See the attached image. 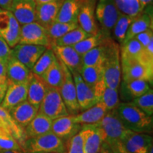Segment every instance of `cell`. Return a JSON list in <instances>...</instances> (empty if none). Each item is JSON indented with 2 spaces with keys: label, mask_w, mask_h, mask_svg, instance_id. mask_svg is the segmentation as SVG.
I'll use <instances>...</instances> for the list:
<instances>
[{
  "label": "cell",
  "mask_w": 153,
  "mask_h": 153,
  "mask_svg": "<svg viewBox=\"0 0 153 153\" xmlns=\"http://www.w3.org/2000/svg\"><path fill=\"white\" fill-rule=\"evenodd\" d=\"M13 0H0V8L1 10L9 11Z\"/></svg>",
  "instance_id": "7dc6e473"
},
{
  "label": "cell",
  "mask_w": 153,
  "mask_h": 153,
  "mask_svg": "<svg viewBox=\"0 0 153 153\" xmlns=\"http://www.w3.org/2000/svg\"><path fill=\"white\" fill-rule=\"evenodd\" d=\"M152 1L153 0H139L140 4V6L143 9H145L148 5L152 4Z\"/></svg>",
  "instance_id": "f907efd6"
},
{
  "label": "cell",
  "mask_w": 153,
  "mask_h": 153,
  "mask_svg": "<svg viewBox=\"0 0 153 153\" xmlns=\"http://www.w3.org/2000/svg\"><path fill=\"white\" fill-rule=\"evenodd\" d=\"M0 11H1V8H0Z\"/></svg>",
  "instance_id": "11a10c76"
},
{
  "label": "cell",
  "mask_w": 153,
  "mask_h": 153,
  "mask_svg": "<svg viewBox=\"0 0 153 153\" xmlns=\"http://www.w3.org/2000/svg\"><path fill=\"white\" fill-rule=\"evenodd\" d=\"M82 127L79 124L74 123L72 115H68L53 120L51 132L66 143L79 133Z\"/></svg>",
  "instance_id": "ac0fdd59"
},
{
  "label": "cell",
  "mask_w": 153,
  "mask_h": 153,
  "mask_svg": "<svg viewBox=\"0 0 153 153\" xmlns=\"http://www.w3.org/2000/svg\"><path fill=\"white\" fill-rule=\"evenodd\" d=\"M86 1H88V0H86Z\"/></svg>",
  "instance_id": "6f0895ef"
},
{
  "label": "cell",
  "mask_w": 153,
  "mask_h": 153,
  "mask_svg": "<svg viewBox=\"0 0 153 153\" xmlns=\"http://www.w3.org/2000/svg\"><path fill=\"white\" fill-rule=\"evenodd\" d=\"M90 36L89 34L80 28L79 26L74 28V29L70 30L65 35L57 39L55 41V45L57 46H73L75 44L82 41V40L85 39L87 37Z\"/></svg>",
  "instance_id": "e575fe53"
},
{
  "label": "cell",
  "mask_w": 153,
  "mask_h": 153,
  "mask_svg": "<svg viewBox=\"0 0 153 153\" xmlns=\"http://www.w3.org/2000/svg\"><path fill=\"white\" fill-rule=\"evenodd\" d=\"M143 51V47L135 38L130 40L120 47V56L138 58Z\"/></svg>",
  "instance_id": "ab89813d"
},
{
  "label": "cell",
  "mask_w": 153,
  "mask_h": 153,
  "mask_svg": "<svg viewBox=\"0 0 153 153\" xmlns=\"http://www.w3.org/2000/svg\"><path fill=\"white\" fill-rule=\"evenodd\" d=\"M0 153H24V152L21 150H1V149H0Z\"/></svg>",
  "instance_id": "816d5d0a"
},
{
  "label": "cell",
  "mask_w": 153,
  "mask_h": 153,
  "mask_svg": "<svg viewBox=\"0 0 153 153\" xmlns=\"http://www.w3.org/2000/svg\"><path fill=\"white\" fill-rule=\"evenodd\" d=\"M124 87L131 97L136 99L148 91L150 89V84L143 79H134L123 82Z\"/></svg>",
  "instance_id": "8d00e7d4"
},
{
  "label": "cell",
  "mask_w": 153,
  "mask_h": 153,
  "mask_svg": "<svg viewBox=\"0 0 153 153\" xmlns=\"http://www.w3.org/2000/svg\"><path fill=\"white\" fill-rule=\"evenodd\" d=\"M31 71L12 55L7 62V83H22L28 81Z\"/></svg>",
  "instance_id": "cb8c5ba5"
},
{
  "label": "cell",
  "mask_w": 153,
  "mask_h": 153,
  "mask_svg": "<svg viewBox=\"0 0 153 153\" xmlns=\"http://www.w3.org/2000/svg\"><path fill=\"white\" fill-rule=\"evenodd\" d=\"M77 24L90 36L100 31L95 17V0H88L83 4L78 14Z\"/></svg>",
  "instance_id": "2e32d148"
},
{
  "label": "cell",
  "mask_w": 153,
  "mask_h": 153,
  "mask_svg": "<svg viewBox=\"0 0 153 153\" xmlns=\"http://www.w3.org/2000/svg\"><path fill=\"white\" fill-rule=\"evenodd\" d=\"M120 11L114 0H99L95 9V17L101 26V31L109 37Z\"/></svg>",
  "instance_id": "5b68a950"
},
{
  "label": "cell",
  "mask_w": 153,
  "mask_h": 153,
  "mask_svg": "<svg viewBox=\"0 0 153 153\" xmlns=\"http://www.w3.org/2000/svg\"><path fill=\"white\" fill-rule=\"evenodd\" d=\"M28 80L22 83H7V89L0 106L9 111L27 100Z\"/></svg>",
  "instance_id": "5bb4252c"
},
{
  "label": "cell",
  "mask_w": 153,
  "mask_h": 153,
  "mask_svg": "<svg viewBox=\"0 0 153 153\" xmlns=\"http://www.w3.org/2000/svg\"><path fill=\"white\" fill-rule=\"evenodd\" d=\"M71 73L75 85L76 99L81 112L91 108L97 104V101L93 89L85 83L79 72L72 71Z\"/></svg>",
  "instance_id": "4fadbf2b"
},
{
  "label": "cell",
  "mask_w": 153,
  "mask_h": 153,
  "mask_svg": "<svg viewBox=\"0 0 153 153\" xmlns=\"http://www.w3.org/2000/svg\"><path fill=\"white\" fill-rule=\"evenodd\" d=\"M57 1V0H36V4H43V3L50 2V1Z\"/></svg>",
  "instance_id": "f5cc1de1"
},
{
  "label": "cell",
  "mask_w": 153,
  "mask_h": 153,
  "mask_svg": "<svg viewBox=\"0 0 153 153\" xmlns=\"http://www.w3.org/2000/svg\"><path fill=\"white\" fill-rule=\"evenodd\" d=\"M152 27L153 21L152 14L146 12V11L144 12V11H143L139 16H137L134 19L133 22L130 25L123 44L130 41V40L133 39L139 33H142V32L148 29H150V28H152Z\"/></svg>",
  "instance_id": "4316f807"
},
{
  "label": "cell",
  "mask_w": 153,
  "mask_h": 153,
  "mask_svg": "<svg viewBox=\"0 0 153 153\" xmlns=\"http://www.w3.org/2000/svg\"><path fill=\"white\" fill-rule=\"evenodd\" d=\"M86 0H64L55 22L77 24V18L82 6Z\"/></svg>",
  "instance_id": "d4e9b609"
},
{
  "label": "cell",
  "mask_w": 153,
  "mask_h": 153,
  "mask_svg": "<svg viewBox=\"0 0 153 153\" xmlns=\"http://www.w3.org/2000/svg\"><path fill=\"white\" fill-rule=\"evenodd\" d=\"M106 106L102 103L97 102L95 105L87 110L83 111L78 114L72 116V120L74 123L79 125H91L101 121L107 113Z\"/></svg>",
  "instance_id": "603a6c76"
},
{
  "label": "cell",
  "mask_w": 153,
  "mask_h": 153,
  "mask_svg": "<svg viewBox=\"0 0 153 153\" xmlns=\"http://www.w3.org/2000/svg\"><path fill=\"white\" fill-rule=\"evenodd\" d=\"M32 1H36V0H32Z\"/></svg>",
  "instance_id": "9f6ffc18"
},
{
  "label": "cell",
  "mask_w": 153,
  "mask_h": 153,
  "mask_svg": "<svg viewBox=\"0 0 153 153\" xmlns=\"http://www.w3.org/2000/svg\"><path fill=\"white\" fill-rule=\"evenodd\" d=\"M79 74L87 85L92 88L97 82L104 78L103 65L82 66Z\"/></svg>",
  "instance_id": "1f68e13d"
},
{
  "label": "cell",
  "mask_w": 153,
  "mask_h": 153,
  "mask_svg": "<svg viewBox=\"0 0 153 153\" xmlns=\"http://www.w3.org/2000/svg\"><path fill=\"white\" fill-rule=\"evenodd\" d=\"M11 56V48L0 36V61L7 63Z\"/></svg>",
  "instance_id": "ee69618b"
},
{
  "label": "cell",
  "mask_w": 153,
  "mask_h": 153,
  "mask_svg": "<svg viewBox=\"0 0 153 153\" xmlns=\"http://www.w3.org/2000/svg\"><path fill=\"white\" fill-rule=\"evenodd\" d=\"M107 37L103 43L99 46L95 47L91 51H88L85 54L82 55V65L83 66H97L103 65L106 53V41Z\"/></svg>",
  "instance_id": "f546056e"
},
{
  "label": "cell",
  "mask_w": 153,
  "mask_h": 153,
  "mask_svg": "<svg viewBox=\"0 0 153 153\" xmlns=\"http://www.w3.org/2000/svg\"><path fill=\"white\" fill-rule=\"evenodd\" d=\"M38 113L53 120L70 115L58 89L48 85L45 97L38 108Z\"/></svg>",
  "instance_id": "277c9868"
},
{
  "label": "cell",
  "mask_w": 153,
  "mask_h": 153,
  "mask_svg": "<svg viewBox=\"0 0 153 153\" xmlns=\"http://www.w3.org/2000/svg\"><path fill=\"white\" fill-rule=\"evenodd\" d=\"M121 76L123 82L134 79H143L152 85L153 69L148 68L137 58L120 56Z\"/></svg>",
  "instance_id": "8992f818"
},
{
  "label": "cell",
  "mask_w": 153,
  "mask_h": 153,
  "mask_svg": "<svg viewBox=\"0 0 153 153\" xmlns=\"http://www.w3.org/2000/svg\"><path fill=\"white\" fill-rule=\"evenodd\" d=\"M108 36H105L102 32L100 31L96 35L90 36L87 37L85 39L82 40V41L79 42L78 43L75 44L73 45V48L79 54L81 55H83L87 53L88 51H91V49L94 48L95 47L99 46L103 43L104 39Z\"/></svg>",
  "instance_id": "d6a6232c"
},
{
  "label": "cell",
  "mask_w": 153,
  "mask_h": 153,
  "mask_svg": "<svg viewBox=\"0 0 153 153\" xmlns=\"http://www.w3.org/2000/svg\"><path fill=\"white\" fill-rule=\"evenodd\" d=\"M118 10L129 16L137 17L144 11L139 0H114Z\"/></svg>",
  "instance_id": "74e56055"
},
{
  "label": "cell",
  "mask_w": 153,
  "mask_h": 153,
  "mask_svg": "<svg viewBox=\"0 0 153 153\" xmlns=\"http://www.w3.org/2000/svg\"><path fill=\"white\" fill-rule=\"evenodd\" d=\"M7 89V82H0V105L2 102L4 97L6 91Z\"/></svg>",
  "instance_id": "c3c4849f"
},
{
  "label": "cell",
  "mask_w": 153,
  "mask_h": 153,
  "mask_svg": "<svg viewBox=\"0 0 153 153\" xmlns=\"http://www.w3.org/2000/svg\"><path fill=\"white\" fill-rule=\"evenodd\" d=\"M21 25L9 11H0V36L13 48L19 44Z\"/></svg>",
  "instance_id": "30bf717a"
},
{
  "label": "cell",
  "mask_w": 153,
  "mask_h": 153,
  "mask_svg": "<svg viewBox=\"0 0 153 153\" xmlns=\"http://www.w3.org/2000/svg\"><path fill=\"white\" fill-rule=\"evenodd\" d=\"M109 145L113 153H130L126 150L123 143L120 140H110L106 142Z\"/></svg>",
  "instance_id": "f6af8a7d"
},
{
  "label": "cell",
  "mask_w": 153,
  "mask_h": 153,
  "mask_svg": "<svg viewBox=\"0 0 153 153\" xmlns=\"http://www.w3.org/2000/svg\"><path fill=\"white\" fill-rule=\"evenodd\" d=\"M99 153H113L109 145L106 141L101 145V148Z\"/></svg>",
  "instance_id": "681fc988"
},
{
  "label": "cell",
  "mask_w": 153,
  "mask_h": 153,
  "mask_svg": "<svg viewBox=\"0 0 153 153\" xmlns=\"http://www.w3.org/2000/svg\"><path fill=\"white\" fill-rule=\"evenodd\" d=\"M6 69H7V63L0 61V82H7Z\"/></svg>",
  "instance_id": "bcb514c9"
},
{
  "label": "cell",
  "mask_w": 153,
  "mask_h": 153,
  "mask_svg": "<svg viewBox=\"0 0 153 153\" xmlns=\"http://www.w3.org/2000/svg\"><path fill=\"white\" fill-rule=\"evenodd\" d=\"M46 49L42 45L17 44L11 49V55L31 71L35 63Z\"/></svg>",
  "instance_id": "7c38bea8"
},
{
  "label": "cell",
  "mask_w": 153,
  "mask_h": 153,
  "mask_svg": "<svg viewBox=\"0 0 153 153\" xmlns=\"http://www.w3.org/2000/svg\"><path fill=\"white\" fill-rule=\"evenodd\" d=\"M85 153H99L101 145L106 141L104 131L98 124L82 126L81 129Z\"/></svg>",
  "instance_id": "8fae6325"
},
{
  "label": "cell",
  "mask_w": 153,
  "mask_h": 153,
  "mask_svg": "<svg viewBox=\"0 0 153 153\" xmlns=\"http://www.w3.org/2000/svg\"><path fill=\"white\" fill-rule=\"evenodd\" d=\"M93 90L97 102L102 103L108 111L116 109L120 103L118 89L108 87L105 83L104 78L96 84Z\"/></svg>",
  "instance_id": "d6986e66"
},
{
  "label": "cell",
  "mask_w": 153,
  "mask_h": 153,
  "mask_svg": "<svg viewBox=\"0 0 153 153\" xmlns=\"http://www.w3.org/2000/svg\"><path fill=\"white\" fill-rule=\"evenodd\" d=\"M133 104L149 116H153V91L150 89L144 94L134 99Z\"/></svg>",
  "instance_id": "f35d334b"
},
{
  "label": "cell",
  "mask_w": 153,
  "mask_h": 153,
  "mask_svg": "<svg viewBox=\"0 0 153 153\" xmlns=\"http://www.w3.org/2000/svg\"><path fill=\"white\" fill-rule=\"evenodd\" d=\"M136 17L129 16V15L120 12L117 22L115 24L113 31H114L115 39L120 45L123 44L130 25L131 24V23L133 22V20Z\"/></svg>",
  "instance_id": "836d02e7"
},
{
  "label": "cell",
  "mask_w": 153,
  "mask_h": 153,
  "mask_svg": "<svg viewBox=\"0 0 153 153\" xmlns=\"http://www.w3.org/2000/svg\"><path fill=\"white\" fill-rule=\"evenodd\" d=\"M64 0L36 4V22L47 29L56 20L61 5Z\"/></svg>",
  "instance_id": "e0dca14e"
},
{
  "label": "cell",
  "mask_w": 153,
  "mask_h": 153,
  "mask_svg": "<svg viewBox=\"0 0 153 153\" xmlns=\"http://www.w3.org/2000/svg\"><path fill=\"white\" fill-rule=\"evenodd\" d=\"M24 153H66V143L52 132L26 138L22 145Z\"/></svg>",
  "instance_id": "3957f363"
},
{
  "label": "cell",
  "mask_w": 153,
  "mask_h": 153,
  "mask_svg": "<svg viewBox=\"0 0 153 153\" xmlns=\"http://www.w3.org/2000/svg\"><path fill=\"white\" fill-rule=\"evenodd\" d=\"M57 58L69 69L70 72L79 73L82 68V56L72 46H57L52 49Z\"/></svg>",
  "instance_id": "ffe728a7"
},
{
  "label": "cell",
  "mask_w": 153,
  "mask_h": 153,
  "mask_svg": "<svg viewBox=\"0 0 153 153\" xmlns=\"http://www.w3.org/2000/svg\"><path fill=\"white\" fill-rule=\"evenodd\" d=\"M19 44L42 45L51 49L46 29L36 22L21 26Z\"/></svg>",
  "instance_id": "9c48e42d"
},
{
  "label": "cell",
  "mask_w": 153,
  "mask_h": 153,
  "mask_svg": "<svg viewBox=\"0 0 153 153\" xmlns=\"http://www.w3.org/2000/svg\"><path fill=\"white\" fill-rule=\"evenodd\" d=\"M41 77L50 87H54L59 90L64 80V72L58 59H56L52 65Z\"/></svg>",
  "instance_id": "f1b7e54d"
},
{
  "label": "cell",
  "mask_w": 153,
  "mask_h": 153,
  "mask_svg": "<svg viewBox=\"0 0 153 153\" xmlns=\"http://www.w3.org/2000/svg\"><path fill=\"white\" fill-rule=\"evenodd\" d=\"M148 153H153V145H151L148 151Z\"/></svg>",
  "instance_id": "db71d44e"
},
{
  "label": "cell",
  "mask_w": 153,
  "mask_h": 153,
  "mask_svg": "<svg viewBox=\"0 0 153 153\" xmlns=\"http://www.w3.org/2000/svg\"><path fill=\"white\" fill-rule=\"evenodd\" d=\"M66 148V153H85L84 149L83 137L81 131L67 141Z\"/></svg>",
  "instance_id": "b9f144b4"
},
{
  "label": "cell",
  "mask_w": 153,
  "mask_h": 153,
  "mask_svg": "<svg viewBox=\"0 0 153 153\" xmlns=\"http://www.w3.org/2000/svg\"><path fill=\"white\" fill-rule=\"evenodd\" d=\"M79 26L78 24L72 23H62L55 22L47 28V33L51 43V48L53 49L55 45V41L62 37L70 30L74 29Z\"/></svg>",
  "instance_id": "4dcf8cb0"
},
{
  "label": "cell",
  "mask_w": 153,
  "mask_h": 153,
  "mask_svg": "<svg viewBox=\"0 0 153 153\" xmlns=\"http://www.w3.org/2000/svg\"><path fill=\"white\" fill-rule=\"evenodd\" d=\"M36 6L32 0H13L9 11L23 26L36 22Z\"/></svg>",
  "instance_id": "9a60e30c"
},
{
  "label": "cell",
  "mask_w": 153,
  "mask_h": 153,
  "mask_svg": "<svg viewBox=\"0 0 153 153\" xmlns=\"http://www.w3.org/2000/svg\"><path fill=\"white\" fill-rule=\"evenodd\" d=\"M60 63L64 72V80L62 86L59 89V92L68 109L69 114L74 116L80 113V108L76 99L75 85L71 72L65 65H63L61 62Z\"/></svg>",
  "instance_id": "ba28073f"
},
{
  "label": "cell",
  "mask_w": 153,
  "mask_h": 153,
  "mask_svg": "<svg viewBox=\"0 0 153 153\" xmlns=\"http://www.w3.org/2000/svg\"><path fill=\"white\" fill-rule=\"evenodd\" d=\"M0 126L10 132L14 138L22 146L26 140L24 130L17 124L13 119L8 111L0 106Z\"/></svg>",
  "instance_id": "83f0119b"
},
{
  "label": "cell",
  "mask_w": 153,
  "mask_h": 153,
  "mask_svg": "<svg viewBox=\"0 0 153 153\" xmlns=\"http://www.w3.org/2000/svg\"><path fill=\"white\" fill-rule=\"evenodd\" d=\"M116 109L118 117L127 129L135 133H152V116L145 114L131 101L120 103Z\"/></svg>",
  "instance_id": "6da1fadb"
},
{
  "label": "cell",
  "mask_w": 153,
  "mask_h": 153,
  "mask_svg": "<svg viewBox=\"0 0 153 153\" xmlns=\"http://www.w3.org/2000/svg\"><path fill=\"white\" fill-rule=\"evenodd\" d=\"M0 149L22 151L21 145L10 132L0 126Z\"/></svg>",
  "instance_id": "60d3db41"
},
{
  "label": "cell",
  "mask_w": 153,
  "mask_h": 153,
  "mask_svg": "<svg viewBox=\"0 0 153 153\" xmlns=\"http://www.w3.org/2000/svg\"><path fill=\"white\" fill-rule=\"evenodd\" d=\"M103 68L105 83L111 89H118L121 80L120 46L110 38L106 41V53Z\"/></svg>",
  "instance_id": "7a4b0ae2"
},
{
  "label": "cell",
  "mask_w": 153,
  "mask_h": 153,
  "mask_svg": "<svg viewBox=\"0 0 153 153\" xmlns=\"http://www.w3.org/2000/svg\"><path fill=\"white\" fill-rule=\"evenodd\" d=\"M48 85L41 76L30 72L28 85L27 101L36 108H39L45 97Z\"/></svg>",
  "instance_id": "44dd1931"
},
{
  "label": "cell",
  "mask_w": 153,
  "mask_h": 153,
  "mask_svg": "<svg viewBox=\"0 0 153 153\" xmlns=\"http://www.w3.org/2000/svg\"><path fill=\"white\" fill-rule=\"evenodd\" d=\"M97 124L104 132L106 142L116 140L121 141L130 131L126 128L121 122L116 109L107 111L104 118Z\"/></svg>",
  "instance_id": "52a82bcc"
},
{
  "label": "cell",
  "mask_w": 153,
  "mask_h": 153,
  "mask_svg": "<svg viewBox=\"0 0 153 153\" xmlns=\"http://www.w3.org/2000/svg\"><path fill=\"white\" fill-rule=\"evenodd\" d=\"M38 108L26 100L13 107L9 111V113L15 122L24 129L38 114Z\"/></svg>",
  "instance_id": "7402d4cb"
},
{
  "label": "cell",
  "mask_w": 153,
  "mask_h": 153,
  "mask_svg": "<svg viewBox=\"0 0 153 153\" xmlns=\"http://www.w3.org/2000/svg\"><path fill=\"white\" fill-rule=\"evenodd\" d=\"M53 120L38 114L24 129L26 138L36 137L51 132Z\"/></svg>",
  "instance_id": "484cf974"
},
{
  "label": "cell",
  "mask_w": 153,
  "mask_h": 153,
  "mask_svg": "<svg viewBox=\"0 0 153 153\" xmlns=\"http://www.w3.org/2000/svg\"><path fill=\"white\" fill-rule=\"evenodd\" d=\"M57 57L52 49H46L41 57L38 58L32 68L31 72L36 75L41 76L47 71L56 60Z\"/></svg>",
  "instance_id": "d590c367"
},
{
  "label": "cell",
  "mask_w": 153,
  "mask_h": 153,
  "mask_svg": "<svg viewBox=\"0 0 153 153\" xmlns=\"http://www.w3.org/2000/svg\"><path fill=\"white\" fill-rule=\"evenodd\" d=\"M143 48H145L150 42L153 41V28H150L139 33L135 38Z\"/></svg>",
  "instance_id": "7bdbcfd3"
}]
</instances>
